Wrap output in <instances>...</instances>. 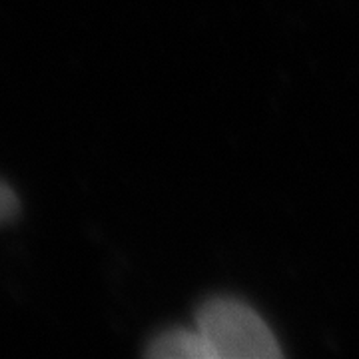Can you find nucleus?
<instances>
[{"label":"nucleus","instance_id":"1","mask_svg":"<svg viewBox=\"0 0 359 359\" xmlns=\"http://www.w3.org/2000/svg\"><path fill=\"white\" fill-rule=\"evenodd\" d=\"M196 327L205 335L218 359L282 358L268 323L233 297H212L196 313Z\"/></svg>","mask_w":359,"mask_h":359},{"label":"nucleus","instance_id":"2","mask_svg":"<svg viewBox=\"0 0 359 359\" xmlns=\"http://www.w3.org/2000/svg\"><path fill=\"white\" fill-rule=\"evenodd\" d=\"M148 358L154 359H218L205 335L196 330L174 327L158 334L150 341Z\"/></svg>","mask_w":359,"mask_h":359},{"label":"nucleus","instance_id":"3","mask_svg":"<svg viewBox=\"0 0 359 359\" xmlns=\"http://www.w3.org/2000/svg\"><path fill=\"white\" fill-rule=\"evenodd\" d=\"M20 212V200L13 188L0 180V224L13 222Z\"/></svg>","mask_w":359,"mask_h":359}]
</instances>
